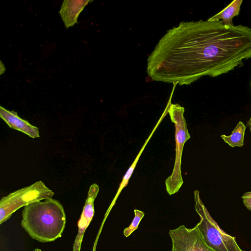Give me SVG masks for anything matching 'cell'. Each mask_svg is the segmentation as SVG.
I'll return each mask as SVG.
<instances>
[{
    "instance_id": "cell-5",
    "label": "cell",
    "mask_w": 251,
    "mask_h": 251,
    "mask_svg": "<svg viewBox=\"0 0 251 251\" xmlns=\"http://www.w3.org/2000/svg\"><path fill=\"white\" fill-rule=\"evenodd\" d=\"M54 193L42 181H38L2 197L0 201V224L19 208L53 197Z\"/></svg>"
},
{
    "instance_id": "cell-12",
    "label": "cell",
    "mask_w": 251,
    "mask_h": 251,
    "mask_svg": "<svg viewBox=\"0 0 251 251\" xmlns=\"http://www.w3.org/2000/svg\"><path fill=\"white\" fill-rule=\"evenodd\" d=\"M246 128L244 123L239 121L230 135L222 134L221 137L231 148L242 147L244 144V136Z\"/></svg>"
},
{
    "instance_id": "cell-6",
    "label": "cell",
    "mask_w": 251,
    "mask_h": 251,
    "mask_svg": "<svg viewBox=\"0 0 251 251\" xmlns=\"http://www.w3.org/2000/svg\"><path fill=\"white\" fill-rule=\"evenodd\" d=\"M172 251H215L207 245L197 225L193 228L181 225L170 230Z\"/></svg>"
},
{
    "instance_id": "cell-9",
    "label": "cell",
    "mask_w": 251,
    "mask_h": 251,
    "mask_svg": "<svg viewBox=\"0 0 251 251\" xmlns=\"http://www.w3.org/2000/svg\"><path fill=\"white\" fill-rule=\"evenodd\" d=\"M91 0H65L63 1L59 14L67 28L77 24V19L84 7Z\"/></svg>"
},
{
    "instance_id": "cell-15",
    "label": "cell",
    "mask_w": 251,
    "mask_h": 251,
    "mask_svg": "<svg viewBox=\"0 0 251 251\" xmlns=\"http://www.w3.org/2000/svg\"><path fill=\"white\" fill-rule=\"evenodd\" d=\"M246 126L249 128V130L251 133V117L250 118L249 120L247 122Z\"/></svg>"
},
{
    "instance_id": "cell-2",
    "label": "cell",
    "mask_w": 251,
    "mask_h": 251,
    "mask_svg": "<svg viewBox=\"0 0 251 251\" xmlns=\"http://www.w3.org/2000/svg\"><path fill=\"white\" fill-rule=\"evenodd\" d=\"M66 222L63 205L50 198L25 206L21 224L32 238L46 243L61 236Z\"/></svg>"
},
{
    "instance_id": "cell-11",
    "label": "cell",
    "mask_w": 251,
    "mask_h": 251,
    "mask_svg": "<svg viewBox=\"0 0 251 251\" xmlns=\"http://www.w3.org/2000/svg\"><path fill=\"white\" fill-rule=\"evenodd\" d=\"M168 113L167 111V108H166L164 112L162 115L161 117H160V119L157 123L156 125L153 128L152 132L149 135V137L147 139H146L145 142L144 143L143 146H142L141 150L139 151L138 154L136 156V158L134 160L133 162L131 164V165L129 167L127 171H126V173L125 174V176H123L122 180L120 184L119 189H118L117 193L116 194L115 197L114 199V201H115L119 196V194L121 192L122 190L127 185L129 179H130L134 170L137 165V163L140 157L141 156L143 151L144 150L146 145H147L148 143L149 142V140L151 139V137H152L153 133L155 131V130L157 129L158 126H159L160 123L163 120V119L164 118L166 114Z\"/></svg>"
},
{
    "instance_id": "cell-8",
    "label": "cell",
    "mask_w": 251,
    "mask_h": 251,
    "mask_svg": "<svg viewBox=\"0 0 251 251\" xmlns=\"http://www.w3.org/2000/svg\"><path fill=\"white\" fill-rule=\"evenodd\" d=\"M0 117L10 128L20 131L32 138L40 137L39 128L20 117L16 112L9 111L0 106Z\"/></svg>"
},
{
    "instance_id": "cell-1",
    "label": "cell",
    "mask_w": 251,
    "mask_h": 251,
    "mask_svg": "<svg viewBox=\"0 0 251 251\" xmlns=\"http://www.w3.org/2000/svg\"><path fill=\"white\" fill-rule=\"evenodd\" d=\"M251 58V28L221 21L181 22L159 39L147 60L152 80L189 85L204 76L216 77Z\"/></svg>"
},
{
    "instance_id": "cell-10",
    "label": "cell",
    "mask_w": 251,
    "mask_h": 251,
    "mask_svg": "<svg viewBox=\"0 0 251 251\" xmlns=\"http://www.w3.org/2000/svg\"><path fill=\"white\" fill-rule=\"evenodd\" d=\"M242 0H234L222 11L209 18V21H221L224 25L233 26L232 19L240 13Z\"/></svg>"
},
{
    "instance_id": "cell-4",
    "label": "cell",
    "mask_w": 251,
    "mask_h": 251,
    "mask_svg": "<svg viewBox=\"0 0 251 251\" xmlns=\"http://www.w3.org/2000/svg\"><path fill=\"white\" fill-rule=\"evenodd\" d=\"M184 112V107L178 103H170L168 107V113L171 121L175 124L176 143V158L173 172L165 180L166 191L170 195L177 192L183 183L181 171V156L184 143L190 138Z\"/></svg>"
},
{
    "instance_id": "cell-3",
    "label": "cell",
    "mask_w": 251,
    "mask_h": 251,
    "mask_svg": "<svg viewBox=\"0 0 251 251\" xmlns=\"http://www.w3.org/2000/svg\"><path fill=\"white\" fill-rule=\"evenodd\" d=\"M199 192H194L195 207L200 217L197 225L204 241L215 251H243L236 238L226 233L212 218L200 197Z\"/></svg>"
},
{
    "instance_id": "cell-14",
    "label": "cell",
    "mask_w": 251,
    "mask_h": 251,
    "mask_svg": "<svg viewBox=\"0 0 251 251\" xmlns=\"http://www.w3.org/2000/svg\"><path fill=\"white\" fill-rule=\"evenodd\" d=\"M241 198L244 206L251 211V191L244 193Z\"/></svg>"
},
{
    "instance_id": "cell-17",
    "label": "cell",
    "mask_w": 251,
    "mask_h": 251,
    "mask_svg": "<svg viewBox=\"0 0 251 251\" xmlns=\"http://www.w3.org/2000/svg\"><path fill=\"white\" fill-rule=\"evenodd\" d=\"M250 88H251V82H250Z\"/></svg>"
},
{
    "instance_id": "cell-7",
    "label": "cell",
    "mask_w": 251,
    "mask_h": 251,
    "mask_svg": "<svg viewBox=\"0 0 251 251\" xmlns=\"http://www.w3.org/2000/svg\"><path fill=\"white\" fill-rule=\"evenodd\" d=\"M99 189V186L96 183L92 184L89 188L87 197L78 223V232L74 243L73 251H80L84 232L95 213L94 202Z\"/></svg>"
},
{
    "instance_id": "cell-13",
    "label": "cell",
    "mask_w": 251,
    "mask_h": 251,
    "mask_svg": "<svg viewBox=\"0 0 251 251\" xmlns=\"http://www.w3.org/2000/svg\"><path fill=\"white\" fill-rule=\"evenodd\" d=\"M134 217L129 226L126 228L124 230V234L125 237L129 236L134 230H135L142 220L144 216V213L138 209H135Z\"/></svg>"
},
{
    "instance_id": "cell-16",
    "label": "cell",
    "mask_w": 251,
    "mask_h": 251,
    "mask_svg": "<svg viewBox=\"0 0 251 251\" xmlns=\"http://www.w3.org/2000/svg\"><path fill=\"white\" fill-rule=\"evenodd\" d=\"M35 251H41V250L40 249H36L35 250Z\"/></svg>"
}]
</instances>
